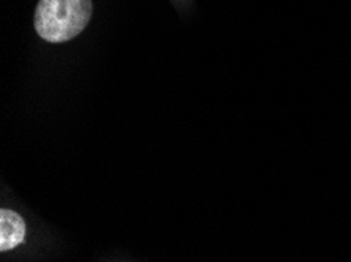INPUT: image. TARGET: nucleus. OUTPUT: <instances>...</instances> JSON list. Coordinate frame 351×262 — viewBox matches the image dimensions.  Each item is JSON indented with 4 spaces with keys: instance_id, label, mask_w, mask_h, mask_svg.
Instances as JSON below:
<instances>
[{
    "instance_id": "f03ea898",
    "label": "nucleus",
    "mask_w": 351,
    "mask_h": 262,
    "mask_svg": "<svg viewBox=\"0 0 351 262\" xmlns=\"http://www.w3.org/2000/svg\"><path fill=\"white\" fill-rule=\"evenodd\" d=\"M25 222L19 213L10 209L0 211V251L13 250L24 242Z\"/></svg>"
},
{
    "instance_id": "f257e3e1",
    "label": "nucleus",
    "mask_w": 351,
    "mask_h": 262,
    "mask_svg": "<svg viewBox=\"0 0 351 262\" xmlns=\"http://www.w3.org/2000/svg\"><path fill=\"white\" fill-rule=\"evenodd\" d=\"M92 18V0H40L35 30L43 40L65 42L81 34Z\"/></svg>"
}]
</instances>
